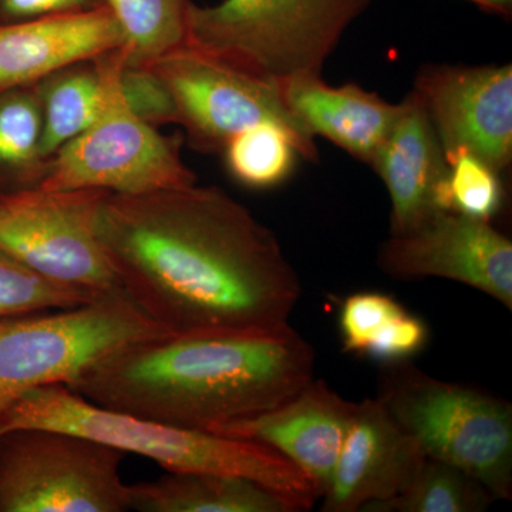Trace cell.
<instances>
[{"mask_svg": "<svg viewBox=\"0 0 512 512\" xmlns=\"http://www.w3.org/2000/svg\"><path fill=\"white\" fill-rule=\"evenodd\" d=\"M100 238L121 289L170 333L276 328L301 299L274 232L218 187L110 194Z\"/></svg>", "mask_w": 512, "mask_h": 512, "instance_id": "cell-1", "label": "cell"}, {"mask_svg": "<svg viewBox=\"0 0 512 512\" xmlns=\"http://www.w3.org/2000/svg\"><path fill=\"white\" fill-rule=\"evenodd\" d=\"M315 360L291 323L167 333L104 356L69 389L113 412L217 433L291 399L315 379Z\"/></svg>", "mask_w": 512, "mask_h": 512, "instance_id": "cell-2", "label": "cell"}, {"mask_svg": "<svg viewBox=\"0 0 512 512\" xmlns=\"http://www.w3.org/2000/svg\"><path fill=\"white\" fill-rule=\"evenodd\" d=\"M20 429L70 431L150 458L168 473L247 478L281 497L295 512L311 510L322 497L311 478L265 444L103 409L62 383L30 390L0 416V436Z\"/></svg>", "mask_w": 512, "mask_h": 512, "instance_id": "cell-3", "label": "cell"}, {"mask_svg": "<svg viewBox=\"0 0 512 512\" xmlns=\"http://www.w3.org/2000/svg\"><path fill=\"white\" fill-rule=\"evenodd\" d=\"M373 0L188 2L184 46L266 82L322 76L340 40Z\"/></svg>", "mask_w": 512, "mask_h": 512, "instance_id": "cell-4", "label": "cell"}, {"mask_svg": "<svg viewBox=\"0 0 512 512\" xmlns=\"http://www.w3.org/2000/svg\"><path fill=\"white\" fill-rule=\"evenodd\" d=\"M376 399L427 457L470 474L497 500H511L510 403L434 379L410 362L382 366Z\"/></svg>", "mask_w": 512, "mask_h": 512, "instance_id": "cell-5", "label": "cell"}, {"mask_svg": "<svg viewBox=\"0 0 512 512\" xmlns=\"http://www.w3.org/2000/svg\"><path fill=\"white\" fill-rule=\"evenodd\" d=\"M167 333L123 289L74 308L0 319V416L30 390L70 387L104 356Z\"/></svg>", "mask_w": 512, "mask_h": 512, "instance_id": "cell-6", "label": "cell"}, {"mask_svg": "<svg viewBox=\"0 0 512 512\" xmlns=\"http://www.w3.org/2000/svg\"><path fill=\"white\" fill-rule=\"evenodd\" d=\"M123 47L101 56L103 100L96 119L49 158L43 190L97 188L137 195L187 187L197 175L184 163L180 141L165 137L131 110L123 89Z\"/></svg>", "mask_w": 512, "mask_h": 512, "instance_id": "cell-7", "label": "cell"}, {"mask_svg": "<svg viewBox=\"0 0 512 512\" xmlns=\"http://www.w3.org/2000/svg\"><path fill=\"white\" fill-rule=\"evenodd\" d=\"M126 453L80 434L20 429L0 436V512H124Z\"/></svg>", "mask_w": 512, "mask_h": 512, "instance_id": "cell-8", "label": "cell"}, {"mask_svg": "<svg viewBox=\"0 0 512 512\" xmlns=\"http://www.w3.org/2000/svg\"><path fill=\"white\" fill-rule=\"evenodd\" d=\"M110 194L37 187L0 197V251L56 284L94 296L121 291L100 238Z\"/></svg>", "mask_w": 512, "mask_h": 512, "instance_id": "cell-9", "label": "cell"}, {"mask_svg": "<svg viewBox=\"0 0 512 512\" xmlns=\"http://www.w3.org/2000/svg\"><path fill=\"white\" fill-rule=\"evenodd\" d=\"M167 87L175 109V123L187 131L191 146L204 153H222L241 131L275 121L309 146L315 137L286 106L278 83L180 46L144 63Z\"/></svg>", "mask_w": 512, "mask_h": 512, "instance_id": "cell-10", "label": "cell"}, {"mask_svg": "<svg viewBox=\"0 0 512 512\" xmlns=\"http://www.w3.org/2000/svg\"><path fill=\"white\" fill-rule=\"evenodd\" d=\"M377 264L396 281L460 282L512 311V242L491 222L436 212L412 231L390 235L380 245Z\"/></svg>", "mask_w": 512, "mask_h": 512, "instance_id": "cell-11", "label": "cell"}, {"mask_svg": "<svg viewBox=\"0 0 512 512\" xmlns=\"http://www.w3.org/2000/svg\"><path fill=\"white\" fill-rule=\"evenodd\" d=\"M444 156L467 151L503 174L512 160V66L426 64L414 80Z\"/></svg>", "mask_w": 512, "mask_h": 512, "instance_id": "cell-12", "label": "cell"}, {"mask_svg": "<svg viewBox=\"0 0 512 512\" xmlns=\"http://www.w3.org/2000/svg\"><path fill=\"white\" fill-rule=\"evenodd\" d=\"M420 444L377 399L356 403L323 512H363L402 493L426 461Z\"/></svg>", "mask_w": 512, "mask_h": 512, "instance_id": "cell-13", "label": "cell"}, {"mask_svg": "<svg viewBox=\"0 0 512 512\" xmlns=\"http://www.w3.org/2000/svg\"><path fill=\"white\" fill-rule=\"evenodd\" d=\"M355 409L356 403L343 399L325 380L313 379L274 409L229 424L215 434L274 448L311 478L323 495Z\"/></svg>", "mask_w": 512, "mask_h": 512, "instance_id": "cell-14", "label": "cell"}, {"mask_svg": "<svg viewBox=\"0 0 512 512\" xmlns=\"http://www.w3.org/2000/svg\"><path fill=\"white\" fill-rule=\"evenodd\" d=\"M370 167L389 192L390 235L406 234L444 211L446 156L416 93L410 92L400 101Z\"/></svg>", "mask_w": 512, "mask_h": 512, "instance_id": "cell-15", "label": "cell"}, {"mask_svg": "<svg viewBox=\"0 0 512 512\" xmlns=\"http://www.w3.org/2000/svg\"><path fill=\"white\" fill-rule=\"evenodd\" d=\"M121 47L123 32L107 6L0 25V93Z\"/></svg>", "mask_w": 512, "mask_h": 512, "instance_id": "cell-16", "label": "cell"}, {"mask_svg": "<svg viewBox=\"0 0 512 512\" xmlns=\"http://www.w3.org/2000/svg\"><path fill=\"white\" fill-rule=\"evenodd\" d=\"M278 86L286 106L312 137H325L367 165H372L399 109V103L357 84L333 87L322 76L295 77Z\"/></svg>", "mask_w": 512, "mask_h": 512, "instance_id": "cell-17", "label": "cell"}, {"mask_svg": "<svg viewBox=\"0 0 512 512\" xmlns=\"http://www.w3.org/2000/svg\"><path fill=\"white\" fill-rule=\"evenodd\" d=\"M128 490L131 510L141 512H295L268 488L241 477L167 471Z\"/></svg>", "mask_w": 512, "mask_h": 512, "instance_id": "cell-18", "label": "cell"}, {"mask_svg": "<svg viewBox=\"0 0 512 512\" xmlns=\"http://www.w3.org/2000/svg\"><path fill=\"white\" fill-rule=\"evenodd\" d=\"M103 86L101 56L70 64L33 84L42 109L46 160L93 123L103 100Z\"/></svg>", "mask_w": 512, "mask_h": 512, "instance_id": "cell-19", "label": "cell"}, {"mask_svg": "<svg viewBox=\"0 0 512 512\" xmlns=\"http://www.w3.org/2000/svg\"><path fill=\"white\" fill-rule=\"evenodd\" d=\"M42 126L35 87L0 93V197L42 184L49 163L42 154Z\"/></svg>", "mask_w": 512, "mask_h": 512, "instance_id": "cell-20", "label": "cell"}, {"mask_svg": "<svg viewBox=\"0 0 512 512\" xmlns=\"http://www.w3.org/2000/svg\"><path fill=\"white\" fill-rule=\"evenodd\" d=\"M225 167L235 181L252 190L284 184L295 170L296 158L318 160V147L309 146L275 121L256 124L237 134L222 150Z\"/></svg>", "mask_w": 512, "mask_h": 512, "instance_id": "cell-21", "label": "cell"}, {"mask_svg": "<svg viewBox=\"0 0 512 512\" xmlns=\"http://www.w3.org/2000/svg\"><path fill=\"white\" fill-rule=\"evenodd\" d=\"M494 501V494L470 474L427 457L402 493L363 512H481Z\"/></svg>", "mask_w": 512, "mask_h": 512, "instance_id": "cell-22", "label": "cell"}, {"mask_svg": "<svg viewBox=\"0 0 512 512\" xmlns=\"http://www.w3.org/2000/svg\"><path fill=\"white\" fill-rule=\"evenodd\" d=\"M124 36L127 64H144L183 46L190 0H103Z\"/></svg>", "mask_w": 512, "mask_h": 512, "instance_id": "cell-23", "label": "cell"}, {"mask_svg": "<svg viewBox=\"0 0 512 512\" xmlns=\"http://www.w3.org/2000/svg\"><path fill=\"white\" fill-rule=\"evenodd\" d=\"M446 161L444 210L491 222L503 210L505 192L501 173L467 151L448 154Z\"/></svg>", "mask_w": 512, "mask_h": 512, "instance_id": "cell-24", "label": "cell"}, {"mask_svg": "<svg viewBox=\"0 0 512 512\" xmlns=\"http://www.w3.org/2000/svg\"><path fill=\"white\" fill-rule=\"evenodd\" d=\"M100 296L56 284L0 251V319L47 309L74 308Z\"/></svg>", "mask_w": 512, "mask_h": 512, "instance_id": "cell-25", "label": "cell"}, {"mask_svg": "<svg viewBox=\"0 0 512 512\" xmlns=\"http://www.w3.org/2000/svg\"><path fill=\"white\" fill-rule=\"evenodd\" d=\"M403 308L392 296L380 292H357L348 296L339 313L343 350L365 356L367 348Z\"/></svg>", "mask_w": 512, "mask_h": 512, "instance_id": "cell-26", "label": "cell"}, {"mask_svg": "<svg viewBox=\"0 0 512 512\" xmlns=\"http://www.w3.org/2000/svg\"><path fill=\"white\" fill-rule=\"evenodd\" d=\"M121 89L128 106L141 120L154 127L175 123L173 99L160 77L146 64H124Z\"/></svg>", "mask_w": 512, "mask_h": 512, "instance_id": "cell-27", "label": "cell"}, {"mask_svg": "<svg viewBox=\"0 0 512 512\" xmlns=\"http://www.w3.org/2000/svg\"><path fill=\"white\" fill-rule=\"evenodd\" d=\"M429 339V326L426 322L403 308L367 348L365 357L382 366L410 362L426 348Z\"/></svg>", "mask_w": 512, "mask_h": 512, "instance_id": "cell-28", "label": "cell"}, {"mask_svg": "<svg viewBox=\"0 0 512 512\" xmlns=\"http://www.w3.org/2000/svg\"><path fill=\"white\" fill-rule=\"evenodd\" d=\"M103 0H0V25L86 12L100 8Z\"/></svg>", "mask_w": 512, "mask_h": 512, "instance_id": "cell-29", "label": "cell"}, {"mask_svg": "<svg viewBox=\"0 0 512 512\" xmlns=\"http://www.w3.org/2000/svg\"><path fill=\"white\" fill-rule=\"evenodd\" d=\"M474 3L484 12L491 15L500 16L505 20L511 19L512 16V0H467Z\"/></svg>", "mask_w": 512, "mask_h": 512, "instance_id": "cell-30", "label": "cell"}]
</instances>
